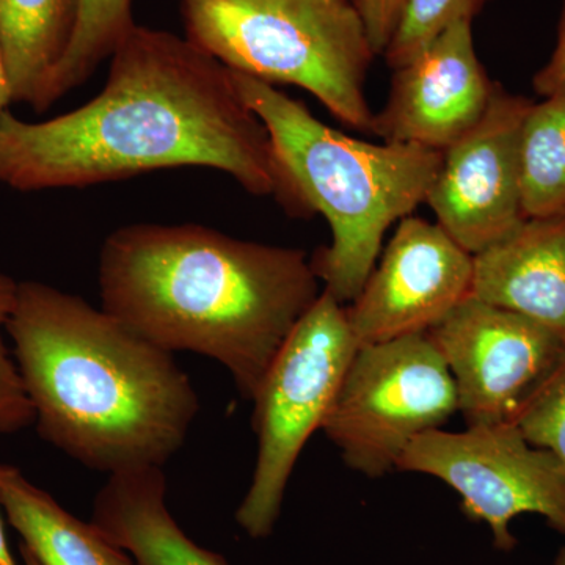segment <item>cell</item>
<instances>
[{
    "instance_id": "obj_18",
    "label": "cell",
    "mask_w": 565,
    "mask_h": 565,
    "mask_svg": "<svg viewBox=\"0 0 565 565\" xmlns=\"http://www.w3.org/2000/svg\"><path fill=\"white\" fill-rule=\"evenodd\" d=\"M134 25L131 0H79L68 51L51 74L33 109H50L52 104L90 79Z\"/></svg>"
},
{
    "instance_id": "obj_5",
    "label": "cell",
    "mask_w": 565,
    "mask_h": 565,
    "mask_svg": "<svg viewBox=\"0 0 565 565\" xmlns=\"http://www.w3.org/2000/svg\"><path fill=\"white\" fill-rule=\"evenodd\" d=\"M185 39L234 73L289 84L373 136L366 81L377 55L349 0H182Z\"/></svg>"
},
{
    "instance_id": "obj_13",
    "label": "cell",
    "mask_w": 565,
    "mask_h": 565,
    "mask_svg": "<svg viewBox=\"0 0 565 565\" xmlns=\"http://www.w3.org/2000/svg\"><path fill=\"white\" fill-rule=\"evenodd\" d=\"M473 262L471 296L533 319L565 344V212L526 218Z\"/></svg>"
},
{
    "instance_id": "obj_22",
    "label": "cell",
    "mask_w": 565,
    "mask_h": 565,
    "mask_svg": "<svg viewBox=\"0 0 565 565\" xmlns=\"http://www.w3.org/2000/svg\"><path fill=\"white\" fill-rule=\"evenodd\" d=\"M349 2L362 18L375 55H384L403 18L407 0H349Z\"/></svg>"
},
{
    "instance_id": "obj_2",
    "label": "cell",
    "mask_w": 565,
    "mask_h": 565,
    "mask_svg": "<svg viewBox=\"0 0 565 565\" xmlns=\"http://www.w3.org/2000/svg\"><path fill=\"white\" fill-rule=\"evenodd\" d=\"M103 310L163 351L226 367L252 401L296 323L321 296L307 252L199 223H132L104 241Z\"/></svg>"
},
{
    "instance_id": "obj_21",
    "label": "cell",
    "mask_w": 565,
    "mask_h": 565,
    "mask_svg": "<svg viewBox=\"0 0 565 565\" xmlns=\"http://www.w3.org/2000/svg\"><path fill=\"white\" fill-rule=\"evenodd\" d=\"M18 285L10 275L0 273V434L20 433L35 422L17 362L3 340L17 305Z\"/></svg>"
},
{
    "instance_id": "obj_24",
    "label": "cell",
    "mask_w": 565,
    "mask_h": 565,
    "mask_svg": "<svg viewBox=\"0 0 565 565\" xmlns=\"http://www.w3.org/2000/svg\"><path fill=\"white\" fill-rule=\"evenodd\" d=\"M11 103H13V96H11L10 82L7 77L6 66H3L2 55H0V114L9 109Z\"/></svg>"
},
{
    "instance_id": "obj_12",
    "label": "cell",
    "mask_w": 565,
    "mask_h": 565,
    "mask_svg": "<svg viewBox=\"0 0 565 565\" xmlns=\"http://www.w3.org/2000/svg\"><path fill=\"white\" fill-rule=\"evenodd\" d=\"M388 99L374 115L385 143L444 152L481 121L494 82L475 50L473 21L449 25L416 57L393 70Z\"/></svg>"
},
{
    "instance_id": "obj_1",
    "label": "cell",
    "mask_w": 565,
    "mask_h": 565,
    "mask_svg": "<svg viewBox=\"0 0 565 565\" xmlns=\"http://www.w3.org/2000/svg\"><path fill=\"white\" fill-rule=\"evenodd\" d=\"M204 167L282 204L285 180L262 118L233 71L170 32L134 25L99 95L47 121L0 114V182L21 192L82 189Z\"/></svg>"
},
{
    "instance_id": "obj_17",
    "label": "cell",
    "mask_w": 565,
    "mask_h": 565,
    "mask_svg": "<svg viewBox=\"0 0 565 565\" xmlns=\"http://www.w3.org/2000/svg\"><path fill=\"white\" fill-rule=\"evenodd\" d=\"M526 218L565 212V92L533 103L522 131Z\"/></svg>"
},
{
    "instance_id": "obj_9",
    "label": "cell",
    "mask_w": 565,
    "mask_h": 565,
    "mask_svg": "<svg viewBox=\"0 0 565 565\" xmlns=\"http://www.w3.org/2000/svg\"><path fill=\"white\" fill-rule=\"evenodd\" d=\"M534 102L494 82L481 121L444 151L426 203L463 250L479 255L526 221L522 131Z\"/></svg>"
},
{
    "instance_id": "obj_3",
    "label": "cell",
    "mask_w": 565,
    "mask_h": 565,
    "mask_svg": "<svg viewBox=\"0 0 565 565\" xmlns=\"http://www.w3.org/2000/svg\"><path fill=\"white\" fill-rule=\"evenodd\" d=\"M6 332L43 440L103 473L163 467L200 399L174 353L79 296L18 285Z\"/></svg>"
},
{
    "instance_id": "obj_7",
    "label": "cell",
    "mask_w": 565,
    "mask_h": 565,
    "mask_svg": "<svg viewBox=\"0 0 565 565\" xmlns=\"http://www.w3.org/2000/svg\"><path fill=\"white\" fill-rule=\"evenodd\" d=\"M457 412L448 364L429 333H416L359 345L321 429L349 468L374 479Z\"/></svg>"
},
{
    "instance_id": "obj_10",
    "label": "cell",
    "mask_w": 565,
    "mask_h": 565,
    "mask_svg": "<svg viewBox=\"0 0 565 565\" xmlns=\"http://www.w3.org/2000/svg\"><path fill=\"white\" fill-rule=\"evenodd\" d=\"M427 333L448 364L467 426L514 423L565 349L541 323L473 296Z\"/></svg>"
},
{
    "instance_id": "obj_23",
    "label": "cell",
    "mask_w": 565,
    "mask_h": 565,
    "mask_svg": "<svg viewBox=\"0 0 565 565\" xmlns=\"http://www.w3.org/2000/svg\"><path fill=\"white\" fill-rule=\"evenodd\" d=\"M533 88L541 98L565 92V0L559 25H557L555 50L550 55L548 62L535 73Z\"/></svg>"
},
{
    "instance_id": "obj_8",
    "label": "cell",
    "mask_w": 565,
    "mask_h": 565,
    "mask_svg": "<svg viewBox=\"0 0 565 565\" xmlns=\"http://www.w3.org/2000/svg\"><path fill=\"white\" fill-rule=\"evenodd\" d=\"M396 470L441 479L462 498L468 519L486 523L493 545L512 552L511 522L535 514L565 537V470L546 449L526 440L515 423L429 430L416 437Z\"/></svg>"
},
{
    "instance_id": "obj_4",
    "label": "cell",
    "mask_w": 565,
    "mask_h": 565,
    "mask_svg": "<svg viewBox=\"0 0 565 565\" xmlns=\"http://www.w3.org/2000/svg\"><path fill=\"white\" fill-rule=\"evenodd\" d=\"M233 76L273 140L285 180L282 210L292 217L321 214L332 230V243L310 258L316 277L338 302L351 303L390 226L426 203L444 152L353 139L269 82Z\"/></svg>"
},
{
    "instance_id": "obj_20",
    "label": "cell",
    "mask_w": 565,
    "mask_h": 565,
    "mask_svg": "<svg viewBox=\"0 0 565 565\" xmlns=\"http://www.w3.org/2000/svg\"><path fill=\"white\" fill-rule=\"evenodd\" d=\"M514 423L531 445L552 452L565 470V349Z\"/></svg>"
},
{
    "instance_id": "obj_11",
    "label": "cell",
    "mask_w": 565,
    "mask_h": 565,
    "mask_svg": "<svg viewBox=\"0 0 565 565\" xmlns=\"http://www.w3.org/2000/svg\"><path fill=\"white\" fill-rule=\"evenodd\" d=\"M473 273V255L438 223L407 215L362 291L345 305L356 343L429 332L471 296Z\"/></svg>"
},
{
    "instance_id": "obj_27",
    "label": "cell",
    "mask_w": 565,
    "mask_h": 565,
    "mask_svg": "<svg viewBox=\"0 0 565 565\" xmlns=\"http://www.w3.org/2000/svg\"><path fill=\"white\" fill-rule=\"evenodd\" d=\"M555 565H565V548L561 550L559 555H557Z\"/></svg>"
},
{
    "instance_id": "obj_26",
    "label": "cell",
    "mask_w": 565,
    "mask_h": 565,
    "mask_svg": "<svg viewBox=\"0 0 565 565\" xmlns=\"http://www.w3.org/2000/svg\"><path fill=\"white\" fill-rule=\"evenodd\" d=\"M20 552L22 561H24V565H40L39 561H36L35 557H33L31 553H29L28 548H24V546L21 545Z\"/></svg>"
},
{
    "instance_id": "obj_25",
    "label": "cell",
    "mask_w": 565,
    "mask_h": 565,
    "mask_svg": "<svg viewBox=\"0 0 565 565\" xmlns=\"http://www.w3.org/2000/svg\"><path fill=\"white\" fill-rule=\"evenodd\" d=\"M0 565H17L13 555L7 542L6 531H3L2 516H0Z\"/></svg>"
},
{
    "instance_id": "obj_15",
    "label": "cell",
    "mask_w": 565,
    "mask_h": 565,
    "mask_svg": "<svg viewBox=\"0 0 565 565\" xmlns=\"http://www.w3.org/2000/svg\"><path fill=\"white\" fill-rule=\"evenodd\" d=\"M0 508L40 565H136L93 523L71 515L20 468L0 463Z\"/></svg>"
},
{
    "instance_id": "obj_14",
    "label": "cell",
    "mask_w": 565,
    "mask_h": 565,
    "mask_svg": "<svg viewBox=\"0 0 565 565\" xmlns=\"http://www.w3.org/2000/svg\"><path fill=\"white\" fill-rule=\"evenodd\" d=\"M92 523L136 565H230L196 545L174 522L162 467L109 475L96 494Z\"/></svg>"
},
{
    "instance_id": "obj_19",
    "label": "cell",
    "mask_w": 565,
    "mask_h": 565,
    "mask_svg": "<svg viewBox=\"0 0 565 565\" xmlns=\"http://www.w3.org/2000/svg\"><path fill=\"white\" fill-rule=\"evenodd\" d=\"M487 0H407L384 52L386 65L401 68L457 21L471 20Z\"/></svg>"
},
{
    "instance_id": "obj_6",
    "label": "cell",
    "mask_w": 565,
    "mask_h": 565,
    "mask_svg": "<svg viewBox=\"0 0 565 565\" xmlns=\"http://www.w3.org/2000/svg\"><path fill=\"white\" fill-rule=\"evenodd\" d=\"M356 349L345 305L322 289L267 367L252 397L258 456L236 512L250 537L273 533L297 459L321 429Z\"/></svg>"
},
{
    "instance_id": "obj_16",
    "label": "cell",
    "mask_w": 565,
    "mask_h": 565,
    "mask_svg": "<svg viewBox=\"0 0 565 565\" xmlns=\"http://www.w3.org/2000/svg\"><path fill=\"white\" fill-rule=\"evenodd\" d=\"M79 0H0V55L13 103L35 107L68 51Z\"/></svg>"
}]
</instances>
